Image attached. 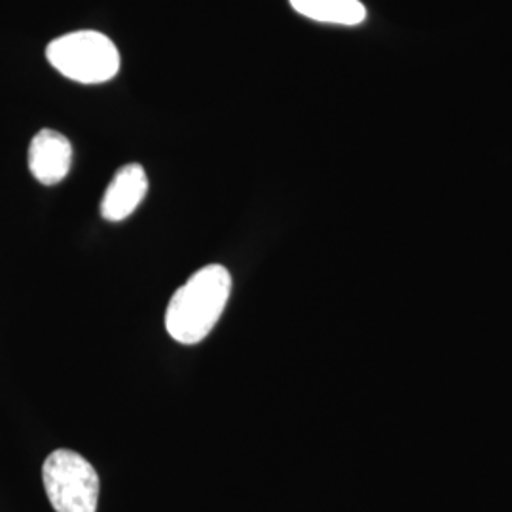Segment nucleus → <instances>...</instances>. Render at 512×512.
I'll list each match as a JSON object with an SVG mask.
<instances>
[{
  "instance_id": "obj_1",
  "label": "nucleus",
  "mask_w": 512,
  "mask_h": 512,
  "mask_svg": "<svg viewBox=\"0 0 512 512\" xmlns=\"http://www.w3.org/2000/svg\"><path fill=\"white\" fill-rule=\"evenodd\" d=\"M232 291L230 272L220 264H209L190 275L169 300L165 329L184 346L200 344L215 329Z\"/></svg>"
},
{
  "instance_id": "obj_2",
  "label": "nucleus",
  "mask_w": 512,
  "mask_h": 512,
  "mask_svg": "<svg viewBox=\"0 0 512 512\" xmlns=\"http://www.w3.org/2000/svg\"><path fill=\"white\" fill-rule=\"evenodd\" d=\"M46 57L59 73L80 84H101L120 71L116 44L97 31L55 38L46 48Z\"/></svg>"
},
{
  "instance_id": "obj_3",
  "label": "nucleus",
  "mask_w": 512,
  "mask_h": 512,
  "mask_svg": "<svg viewBox=\"0 0 512 512\" xmlns=\"http://www.w3.org/2000/svg\"><path fill=\"white\" fill-rule=\"evenodd\" d=\"M42 482L55 512H97L101 480L78 452H52L42 465Z\"/></svg>"
},
{
  "instance_id": "obj_4",
  "label": "nucleus",
  "mask_w": 512,
  "mask_h": 512,
  "mask_svg": "<svg viewBox=\"0 0 512 512\" xmlns=\"http://www.w3.org/2000/svg\"><path fill=\"white\" fill-rule=\"evenodd\" d=\"M73 164L71 141L54 129H42L29 147V169L38 183L54 186L61 183Z\"/></svg>"
},
{
  "instance_id": "obj_5",
  "label": "nucleus",
  "mask_w": 512,
  "mask_h": 512,
  "mask_svg": "<svg viewBox=\"0 0 512 512\" xmlns=\"http://www.w3.org/2000/svg\"><path fill=\"white\" fill-rule=\"evenodd\" d=\"M148 192V177L143 165H124L114 179L101 202V215L110 222H120L133 215V211L145 200Z\"/></svg>"
},
{
  "instance_id": "obj_6",
  "label": "nucleus",
  "mask_w": 512,
  "mask_h": 512,
  "mask_svg": "<svg viewBox=\"0 0 512 512\" xmlns=\"http://www.w3.org/2000/svg\"><path fill=\"white\" fill-rule=\"evenodd\" d=\"M300 16L336 25H359L366 18L359 0H289Z\"/></svg>"
}]
</instances>
